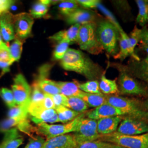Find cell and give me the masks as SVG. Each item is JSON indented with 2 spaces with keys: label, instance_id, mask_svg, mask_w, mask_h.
<instances>
[{
  "label": "cell",
  "instance_id": "obj_39",
  "mask_svg": "<svg viewBox=\"0 0 148 148\" xmlns=\"http://www.w3.org/2000/svg\"><path fill=\"white\" fill-rule=\"evenodd\" d=\"M16 127L19 131L30 136L33 131L36 130V129L35 130V128L30 123L28 119L21 121Z\"/></svg>",
  "mask_w": 148,
  "mask_h": 148
},
{
  "label": "cell",
  "instance_id": "obj_10",
  "mask_svg": "<svg viewBox=\"0 0 148 148\" xmlns=\"http://www.w3.org/2000/svg\"><path fill=\"white\" fill-rule=\"evenodd\" d=\"M12 91L16 105H21L31 101L32 89L23 74L16 75L12 85Z\"/></svg>",
  "mask_w": 148,
  "mask_h": 148
},
{
  "label": "cell",
  "instance_id": "obj_9",
  "mask_svg": "<svg viewBox=\"0 0 148 148\" xmlns=\"http://www.w3.org/2000/svg\"><path fill=\"white\" fill-rule=\"evenodd\" d=\"M117 132L123 135L134 136L148 133V123L146 122L132 117L122 118Z\"/></svg>",
  "mask_w": 148,
  "mask_h": 148
},
{
  "label": "cell",
  "instance_id": "obj_7",
  "mask_svg": "<svg viewBox=\"0 0 148 148\" xmlns=\"http://www.w3.org/2000/svg\"><path fill=\"white\" fill-rule=\"evenodd\" d=\"M117 68L119 71L117 85L120 94L142 96L148 95V90L146 86L128 74L123 66H118Z\"/></svg>",
  "mask_w": 148,
  "mask_h": 148
},
{
  "label": "cell",
  "instance_id": "obj_14",
  "mask_svg": "<svg viewBox=\"0 0 148 148\" xmlns=\"http://www.w3.org/2000/svg\"><path fill=\"white\" fill-rule=\"evenodd\" d=\"M128 74L135 79H140L148 84V60H133L126 66H123Z\"/></svg>",
  "mask_w": 148,
  "mask_h": 148
},
{
  "label": "cell",
  "instance_id": "obj_31",
  "mask_svg": "<svg viewBox=\"0 0 148 148\" xmlns=\"http://www.w3.org/2000/svg\"><path fill=\"white\" fill-rule=\"evenodd\" d=\"M79 90L84 92L91 94H102L99 89L98 80L88 81L85 83H77Z\"/></svg>",
  "mask_w": 148,
  "mask_h": 148
},
{
  "label": "cell",
  "instance_id": "obj_25",
  "mask_svg": "<svg viewBox=\"0 0 148 148\" xmlns=\"http://www.w3.org/2000/svg\"><path fill=\"white\" fill-rule=\"evenodd\" d=\"M74 111L82 113L86 111L89 106L79 97H67L64 106Z\"/></svg>",
  "mask_w": 148,
  "mask_h": 148
},
{
  "label": "cell",
  "instance_id": "obj_27",
  "mask_svg": "<svg viewBox=\"0 0 148 148\" xmlns=\"http://www.w3.org/2000/svg\"><path fill=\"white\" fill-rule=\"evenodd\" d=\"M138 14L136 21L140 26L144 27L148 23V0H136Z\"/></svg>",
  "mask_w": 148,
  "mask_h": 148
},
{
  "label": "cell",
  "instance_id": "obj_42",
  "mask_svg": "<svg viewBox=\"0 0 148 148\" xmlns=\"http://www.w3.org/2000/svg\"><path fill=\"white\" fill-rule=\"evenodd\" d=\"M0 62H10L11 64L13 63L12 61L8 46L0 49Z\"/></svg>",
  "mask_w": 148,
  "mask_h": 148
},
{
  "label": "cell",
  "instance_id": "obj_26",
  "mask_svg": "<svg viewBox=\"0 0 148 148\" xmlns=\"http://www.w3.org/2000/svg\"><path fill=\"white\" fill-rule=\"evenodd\" d=\"M55 110L58 114L59 121L63 123L71 121L81 114L63 106H56Z\"/></svg>",
  "mask_w": 148,
  "mask_h": 148
},
{
  "label": "cell",
  "instance_id": "obj_21",
  "mask_svg": "<svg viewBox=\"0 0 148 148\" xmlns=\"http://www.w3.org/2000/svg\"><path fill=\"white\" fill-rule=\"evenodd\" d=\"M119 50L116 54L114 56V58L115 59L123 61L128 57H131V49L128 35L123 29L119 32Z\"/></svg>",
  "mask_w": 148,
  "mask_h": 148
},
{
  "label": "cell",
  "instance_id": "obj_29",
  "mask_svg": "<svg viewBox=\"0 0 148 148\" xmlns=\"http://www.w3.org/2000/svg\"><path fill=\"white\" fill-rule=\"evenodd\" d=\"M51 1H39L32 7L30 14L34 18H40L45 16L48 11Z\"/></svg>",
  "mask_w": 148,
  "mask_h": 148
},
{
  "label": "cell",
  "instance_id": "obj_20",
  "mask_svg": "<svg viewBox=\"0 0 148 148\" xmlns=\"http://www.w3.org/2000/svg\"><path fill=\"white\" fill-rule=\"evenodd\" d=\"M24 142V138L19 133L16 127H14L5 132L0 148H18Z\"/></svg>",
  "mask_w": 148,
  "mask_h": 148
},
{
  "label": "cell",
  "instance_id": "obj_50",
  "mask_svg": "<svg viewBox=\"0 0 148 148\" xmlns=\"http://www.w3.org/2000/svg\"><path fill=\"white\" fill-rule=\"evenodd\" d=\"M143 105L144 106L145 108L147 109V110L148 111V99L147 101H146L144 102Z\"/></svg>",
  "mask_w": 148,
  "mask_h": 148
},
{
  "label": "cell",
  "instance_id": "obj_2",
  "mask_svg": "<svg viewBox=\"0 0 148 148\" xmlns=\"http://www.w3.org/2000/svg\"><path fill=\"white\" fill-rule=\"evenodd\" d=\"M96 34L98 42L104 50L109 54L115 56L119 50L118 42L120 37L116 27L109 21H101L97 24Z\"/></svg>",
  "mask_w": 148,
  "mask_h": 148
},
{
  "label": "cell",
  "instance_id": "obj_4",
  "mask_svg": "<svg viewBox=\"0 0 148 148\" xmlns=\"http://www.w3.org/2000/svg\"><path fill=\"white\" fill-rule=\"evenodd\" d=\"M97 24L95 22L81 25L77 43L82 50L92 54L98 55L104 49L98 42L96 34Z\"/></svg>",
  "mask_w": 148,
  "mask_h": 148
},
{
  "label": "cell",
  "instance_id": "obj_40",
  "mask_svg": "<svg viewBox=\"0 0 148 148\" xmlns=\"http://www.w3.org/2000/svg\"><path fill=\"white\" fill-rule=\"evenodd\" d=\"M46 97V94H45L42 90L35 85H33V91L32 94L31 95V101L34 103H37L44 99Z\"/></svg>",
  "mask_w": 148,
  "mask_h": 148
},
{
  "label": "cell",
  "instance_id": "obj_16",
  "mask_svg": "<svg viewBox=\"0 0 148 148\" xmlns=\"http://www.w3.org/2000/svg\"><path fill=\"white\" fill-rule=\"evenodd\" d=\"M13 15L9 11L5 12L0 16V30L3 40L8 42L15 38L13 27Z\"/></svg>",
  "mask_w": 148,
  "mask_h": 148
},
{
  "label": "cell",
  "instance_id": "obj_8",
  "mask_svg": "<svg viewBox=\"0 0 148 148\" xmlns=\"http://www.w3.org/2000/svg\"><path fill=\"white\" fill-rule=\"evenodd\" d=\"M72 134L78 145L81 143L98 140L101 136L97 131V121L85 117L80 122L77 131Z\"/></svg>",
  "mask_w": 148,
  "mask_h": 148
},
{
  "label": "cell",
  "instance_id": "obj_43",
  "mask_svg": "<svg viewBox=\"0 0 148 148\" xmlns=\"http://www.w3.org/2000/svg\"><path fill=\"white\" fill-rule=\"evenodd\" d=\"M49 96L52 98L56 107L59 106H64V104L67 98L66 96L63 95L62 94H58L56 95H49Z\"/></svg>",
  "mask_w": 148,
  "mask_h": 148
},
{
  "label": "cell",
  "instance_id": "obj_22",
  "mask_svg": "<svg viewBox=\"0 0 148 148\" xmlns=\"http://www.w3.org/2000/svg\"><path fill=\"white\" fill-rule=\"evenodd\" d=\"M56 85L60 90V94L66 97H79L84 92L79 90L77 82L55 81Z\"/></svg>",
  "mask_w": 148,
  "mask_h": 148
},
{
  "label": "cell",
  "instance_id": "obj_23",
  "mask_svg": "<svg viewBox=\"0 0 148 148\" xmlns=\"http://www.w3.org/2000/svg\"><path fill=\"white\" fill-rule=\"evenodd\" d=\"M99 86L101 93L106 95L119 93L116 79H108L104 74L101 76Z\"/></svg>",
  "mask_w": 148,
  "mask_h": 148
},
{
  "label": "cell",
  "instance_id": "obj_11",
  "mask_svg": "<svg viewBox=\"0 0 148 148\" xmlns=\"http://www.w3.org/2000/svg\"><path fill=\"white\" fill-rule=\"evenodd\" d=\"M13 27L15 36L24 40L29 37L32 32L34 19L30 13L25 12L13 15Z\"/></svg>",
  "mask_w": 148,
  "mask_h": 148
},
{
  "label": "cell",
  "instance_id": "obj_17",
  "mask_svg": "<svg viewBox=\"0 0 148 148\" xmlns=\"http://www.w3.org/2000/svg\"><path fill=\"white\" fill-rule=\"evenodd\" d=\"M122 116L109 117L97 121V131L99 135L103 136L115 132L122 120Z\"/></svg>",
  "mask_w": 148,
  "mask_h": 148
},
{
  "label": "cell",
  "instance_id": "obj_41",
  "mask_svg": "<svg viewBox=\"0 0 148 148\" xmlns=\"http://www.w3.org/2000/svg\"><path fill=\"white\" fill-rule=\"evenodd\" d=\"M76 1L78 4L87 8H97L98 5L101 3V1L98 0H77Z\"/></svg>",
  "mask_w": 148,
  "mask_h": 148
},
{
  "label": "cell",
  "instance_id": "obj_19",
  "mask_svg": "<svg viewBox=\"0 0 148 148\" xmlns=\"http://www.w3.org/2000/svg\"><path fill=\"white\" fill-rule=\"evenodd\" d=\"M80 27V24H74L67 30L57 32L50 36L49 38L57 42L66 41L70 44L77 42Z\"/></svg>",
  "mask_w": 148,
  "mask_h": 148
},
{
  "label": "cell",
  "instance_id": "obj_6",
  "mask_svg": "<svg viewBox=\"0 0 148 148\" xmlns=\"http://www.w3.org/2000/svg\"><path fill=\"white\" fill-rule=\"evenodd\" d=\"M85 116L86 114L82 112L71 121L63 125L41 123L37 125L36 131L39 134L45 136L47 139L74 133L77 131L80 122Z\"/></svg>",
  "mask_w": 148,
  "mask_h": 148
},
{
  "label": "cell",
  "instance_id": "obj_37",
  "mask_svg": "<svg viewBox=\"0 0 148 148\" xmlns=\"http://www.w3.org/2000/svg\"><path fill=\"white\" fill-rule=\"evenodd\" d=\"M111 143L103 142L100 140H96L92 142H87L81 143L78 145L77 148H106Z\"/></svg>",
  "mask_w": 148,
  "mask_h": 148
},
{
  "label": "cell",
  "instance_id": "obj_5",
  "mask_svg": "<svg viewBox=\"0 0 148 148\" xmlns=\"http://www.w3.org/2000/svg\"><path fill=\"white\" fill-rule=\"evenodd\" d=\"M98 140L116 144L124 148H148V133L140 135L128 136L115 132L101 136Z\"/></svg>",
  "mask_w": 148,
  "mask_h": 148
},
{
  "label": "cell",
  "instance_id": "obj_35",
  "mask_svg": "<svg viewBox=\"0 0 148 148\" xmlns=\"http://www.w3.org/2000/svg\"><path fill=\"white\" fill-rule=\"evenodd\" d=\"M0 96L10 109L16 106L15 98L12 90L2 87L0 88Z\"/></svg>",
  "mask_w": 148,
  "mask_h": 148
},
{
  "label": "cell",
  "instance_id": "obj_38",
  "mask_svg": "<svg viewBox=\"0 0 148 148\" xmlns=\"http://www.w3.org/2000/svg\"><path fill=\"white\" fill-rule=\"evenodd\" d=\"M46 140L41 136H32L24 148H42Z\"/></svg>",
  "mask_w": 148,
  "mask_h": 148
},
{
  "label": "cell",
  "instance_id": "obj_32",
  "mask_svg": "<svg viewBox=\"0 0 148 148\" xmlns=\"http://www.w3.org/2000/svg\"><path fill=\"white\" fill-rule=\"evenodd\" d=\"M23 42L19 38H16L9 47L10 53L13 63L19 61L21 57Z\"/></svg>",
  "mask_w": 148,
  "mask_h": 148
},
{
  "label": "cell",
  "instance_id": "obj_24",
  "mask_svg": "<svg viewBox=\"0 0 148 148\" xmlns=\"http://www.w3.org/2000/svg\"><path fill=\"white\" fill-rule=\"evenodd\" d=\"M89 107L97 108L106 103V95L103 94H91L83 92L79 97Z\"/></svg>",
  "mask_w": 148,
  "mask_h": 148
},
{
  "label": "cell",
  "instance_id": "obj_36",
  "mask_svg": "<svg viewBox=\"0 0 148 148\" xmlns=\"http://www.w3.org/2000/svg\"><path fill=\"white\" fill-rule=\"evenodd\" d=\"M70 43L66 41L58 42L53 53L54 58L56 60H62L69 49Z\"/></svg>",
  "mask_w": 148,
  "mask_h": 148
},
{
  "label": "cell",
  "instance_id": "obj_13",
  "mask_svg": "<svg viewBox=\"0 0 148 148\" xmlns=\"http://www.w3.org/2000/svg\"><path fill=\"white\" fill-rule=\"evenodd\" d=\"M124 115L127 116L125 111L108 103L95 108V109L88 111L86 114V116L87 117V118L95 120H98L101 119L109 117L123 116Z\"/></svg>",
  "mask_w": 148,
  "mask_h": 148
},
{
  "label": "cell",
  "instance_id": "obj_45",
  "mask_svg": "<svg viewBox=\"0 0 148 148\" xmlns=\"http://www.w3.org/2000/svg\"><path fill=\"white\" fill-rule=\"evenodd\" d=\"M141 30L140 42L142 44L148 46V27L145 26Z\"/></svg>",
  "mask_w": 148,
  "mask_h": 148
},
{
  "label": "cell",
  "instance_id": "obj_44",
  "mask_svg": "<svg viewBox=\"0 0 148 148\" xmlns=\"http://www.w3.org/2000/svg\"><path fill=\"white\" fill-rule=\"evenodd\" d=\"M14 1L11 0H0V16L5 12L8 11Z\"/></svg>",
  "mask_w": 148,
  "mask_h": 148
},
{
  "label": "cell",
  "instance_id": "obj_49",
  "mask_svg": "<svg viewBox=\"0 0 148 148\" xmlns=\"http://www.w3.org/2000/svg\"><path fill=\"white\" fill-rule=\"evenodd\" d=\"M106 148H124L122 147H120L119 145H117L116 144H110L109 146L106 147Z\"/></svg>",
  "mask_w": 148,
  "mask_h": 148
},
{
  "label": "cell",
  "instance_id": "obj_18",
  "mask_svg": "<svg viewBox=\"0 0 148 148\" xmlns=\"http://www.w3.org/2000/svg\"><path fill=\"white\" fill-rule=\"evenodd\" d=\"M95 13L92 11L78 8L66 17V21L70 25H82L95 21Z\"/></svg>",
  "mask_w": 148,
  "mask_h": 148
},
{
  "label": "cell",
  "instance_id": "obj_1",
  "mask_svg": "<svg viewBox=\"0 0 148 148\" xmlns=\"http://www.w3.org/2000/svg\"><path fill=\"white\" fill-rule=\"evenodd\" d=\"M60 64L64 69L81 74L90 81L97 80L103 74V69L98 64L85 53L75 49H68Z\"/></svg>",
  "mask_w": 148,
  "mask_h": 148
},
{
  "label": "cell",
  "instance_id": "obj_46",
  "mask_svg": "<svg viewBox=\"0 0 148 148\" xmlns=\"http://www.w3.org/2000/svg\"><path fill=\"white\" fill-rule=\"evenodd\" d=\"M11 63L10 62H0V69L2 70V73L0 76L1 77L4 74L9 72L10 71V66H11Z\"/></svg>",
  "mask_w": 148,
  "mask_h": 148
},
{
  "label": "cell",
  "instance_id": "obj_30",
  "mask_svg": "<svg viewBox=\"0 0 148 148\" xmlns=\"http://www.w3.org/2000/svg\"><path fill=\"white\" fill-rule=\"evenodd\" d=\"M30 101L10 109L8 112V117L10 118H28V108Z\"/></svg>",
  "mask_w": 148,
  "mask_h": 148
},
{
  "label": "cell",
  "instance_id": "obj_33",
  "mask_svg": "<svg viewBox=\"0 0 148 148\" xmlns=\"http://www.w3.org/2000/svg\"><path fill=\"white\" fill-rule=\"evenodd\" d=\"M60 13L66 16L79 8L78 3L76 1H64L58 5Z\"/></svg>",
  "mask_w": 148,
  "mask_h": 148
},
{
  "label": "cell",
  "instance_id": "obj_28",
  "mask_svg": "<svg viewBox=\"0 0 148 148\" xmlns=\"http://www.w3.org/2000/svg\"><path fill=\"white\" fill-rule=\"evenodd\" d=\"M142 30L135 25L132 31L130 32L129 37L130 46L131 49V57L136 61H139L140 58L135 53V48L139 42L140 41V34Z\"/></svg>",
  "mask_w": 148,
  "mask_h": 148
},
{
  "label": "cell",
  "instance_id": "obj_34",
  "mask_svg": "<svg viewBox=\"0 0 148 148\" xmlns=\"http://www.w3.org/2000/svg\"><path fill=\"white\" fill-rule=\"evenodd\" d=\"M28 118H10L8 117L0 122V132H5V131L12 128L16 127L21 121Z\"/></svg>",
  "mask_w": 148,
  "mask_h": 148
},
{
  "label": "cell",
  "instance_id": "obj_47",
  "mask_svg": "<svg viewBox=\"0 0 148 148\" xmlns=\"http://www.w3.org/2000/svg\"><path fill=\"white\" fill-rule=\"evenodd\" d=\"M8 46L6 45L5 43L3 42L2 40V35H1V30H0V49L6 47Z\"/></svg>",
  "mask_w": 148,
  "mask_h": 148
},
{
  "label": "cell",
  "instance_id": "obj_48",
  "mask_svg": "<svg viewBox=\"0 0 148 148\" xmlns=\"http://www.w3.org/2000/svg\"><path fill=\"white\" fill-rule=\"evenodd\" d=\"M140 46H141V47L142 48V49H143V51H144L147 53V57L145 59H148V46H145V45H143V44H142V43H141Z\"/></svg>",
  "mask_w": 148,
  "mask_h": 148
},
{
  "label": "cell",
  "instance_id": "obj_12",
  "mask_svg": "<svg viewBox=\"0 0 148 148\" xmlns=\"http://www.w3.org/2000/svg\"><path fill=\"white\" fill-rule=\"evenodd\" d=\"M49 69L50 66L48 65H45L44 67H42L39 72L37 79L34 82V85L37 86L45 94L47 95H53L60 94V90L56 84L55 81L47 78Z\"/></svg>",
  "mask_w": 148,
  "mask_h": 148
},
{
  "label": "cell",
  "instance_id": "obj_15",
  "mask_svg": "<svg viewBox=\"0 0 148 148\" xmlns=\"http://www.w3.org/2000/svg\"><path fill=\"white\" fill-rule=\"evenodd\" d=\"M78 144L72 134L46 139L42 148H77Z\"/></svg>",
  "mask_w": 148,
  "mask_h": 148
},
{
  "label": "cell",
  "instance_id": "obj_3",
  "mask_svg": "<svg viewBox=\"0 0 148 148\" xmlns=\"http://www.w3.org/2000/svg\"><path fill=\"white\" fill-rule=\"evenodd\" d=\"M106 103L125 111L127 116L132 117L148 123V111L139 101L118 95H106Z\"/></svg>",
  "mask_w": 148,
  "mask_h": 148
}]
</instances>
